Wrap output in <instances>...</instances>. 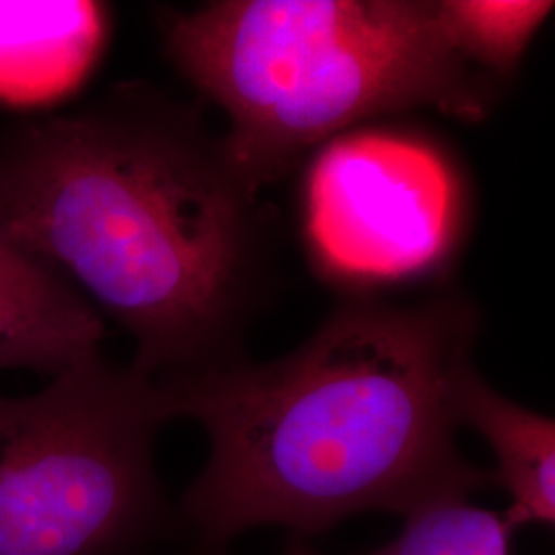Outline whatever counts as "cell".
Here are the masks:
<instances>
[{"label": "cell", "instance_id": "8992f818", "mask_svg": "<svg viewBox=\"0 0 555 555\" xmlns=\"http://www.w3.org/2000/svg\"><path fill=\"white\" fill-rule=\"evenodd\" d=\"M105 325L66 278L0 229V373L56 377L100 354Z\"/></svg>", "mask_w": 555, "mask_h": 555}, {"label": "cell", "instance_id": "3957f363", "mask_svg": "<svg viewBox=\"0 0 555 555\" xmlns=\"http://www.w3.org/2000/svg\"><path fill=\"white\" fill-rule=\"evenodd\" d=\"M159 29L179 75L227 114L220 146L256 194L366 121L433 109L479 124L496 103L435 0H215L163 11Z\"/></svg>", "mask_w": 555, "mask_h": 555}, {"label": "cell", "instance_id": "30bf717a", "mask_svg": "<svg viewBox=\"0 0 555 555\" xmlns=\"http://www.w3.org/2000/svg\"><path fill=\"white\" fill-rule=\"evenodd\" d=\"M469 496H444L405 515V527L366 555H513L516 527L506 513L474 506Z\"/></svg>", "mask_w": 555, "mask_h": 555}, {"label": "cell", "instance_id": "9c48e42d", "mask_svg": "<svg viewBox=\"0 0 555 555\" xmlns=\"http://www.w3.org/2000/svg\"><path fill=\"white\" fill-rule=\"evenodd\" d=\"M435 7L451 50L496 82L516 75L555 4L550 0H435Z\"/></svg>", "mask_w": 555, "mask_h": 555}, {"label": "cell", "instance_id": "8fae6325", "mask_svg": "<svg viewBox=\"0 0 555 555\" xmlns=\"http://www.w3.org/2000/svg\"><path fill=\"white\" fill-rule=\"evenodd\" d=\"M199 555H222L220 554V550L219 552H206V550H204V552H202V554ZM282 555H318L315 554V552H313V550H311V547H309V545H307V543H305V541H302V539H300V537H293V539H291V541H288V545H286V550H284V552H282Z\"/></svg>", "mask_w": 555, "mask_h": 555}, {"label": "cell", "instance_id": "5b68a950", "mask_svg": "<svg viewBox=\"0 0 555 555\" xmlns=\"http://www.w3.org/2000/svg\"><path fill=\"white\" fill-rule=\"evenodd\" d=\"M300 204L315 270L357 293L442 272L465 235L455 163L396 128H354L319 146Z\"/></svg>", "mask_w": 555, "mask_h": 555}, {"label": "cell", "instance_id": "277c9868", "mask_svg": "<svg viewBox=\"0 0 555 555\" xmlns=\"http://www.w3.org/2000/svg\"><path fill=\"white\" fill-rule=\"evenodd\" d=\"M153 378L101 354L36 396H0V555H128L171 522Z\"/></svg>", "mask_w": 555, "mask_h": 555}, {"label": "cell", "instance_id": "52a82bcc", "mask_svg": "<svg viewBox=\"0 0 555 555\" xmlns=\"http://www.w3.org/2000/svg\"><path fill=\"white\" fill-rule=\"evenodd\" d=\"M109 38V9L89 0H0V103H56L91 77Z\"/></svg>", "mask_w": 555, "mask_h": 555}, {"label": "cell", "instance_id": "6da1fadb", "mask_svg": "<svg viewBox=\"0 0 555 555\" xmlns=\"http://www.w3.org/2000/svg\"><path fill=\"white\" fill-rule=\"evenodd\" d=\"M477 330L456 295L405 307L352 297L284 358L157 380L169 420L192 417L210 440L181 520L219 552L261 525L319 535L346 516H405L492 486L455 442Z\"/></svg>", "mask_w": 555, "mask_h": 555}, {"label": "cell", "instance_id": "7a4b0ae2", "mask_svg": "<svg viewBox=\"0 0 555 555\" xmlns=\"http://www.w3.org/2000/svg\"><path fill=\"white\" fill-rule=\"evenodd\" d=\"M256 196L198 112L146 85L0 134V229L121 325L155 383L241 357Z\"/></svg>", "mask_w": 555, "mask_h": 555}, {"label": "cell", "instance_id": "ba28073f", "mask_svg": "<svg viewBox=\"0 0 555 555\" xmlns=\"http://www.w3.org/2000/svg\"><path fill=\"white\" fill-rule=\"evenodd\" d=\"M459 426H469L496 456L494 483L511 496L504 511L516 529L554 525L555 422L498 393L476 366H467L456 383Z\"/></svg>", "mask_w": 555, "mask_h": 555}]
</instances>
